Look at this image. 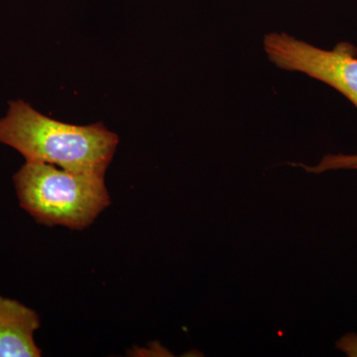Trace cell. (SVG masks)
<instances>
[{"label":"cell","mask_w":357,"mask_h":357,"mask_svg":"<svg viewBox=\"0 0 357 357\" xmlns=\"http://www.w3.org/2000/svg\"><path fill=\"white\" fill-rule=\"evenodd\" d=\"M13 181L21 208L48 227L86 229L110 204L102 175L26 162Z\"/></svg>","instance_id":"2"},{"label":"cell","mask_w":357,"mask_h":357,"mask_svg":"<svg viewBox=\"0 0 357 357\" xmlns=\"http://www.w3.org/2000/svg\"><path fill=\"white\" fill-rule=\"evenodd\" d=\"M300 166L307 172L314 174L328 172V171L357 170V154H328L324 156L317 166L307 167L302 164Z\"/></svg>","instance_id":"5"},{"label":"cell","mask_w":357,"mask_h":357,"mask_svg":"<svg viewBox=\"0 0 357 357\" xmlns=\"http://www.w3.org/2000/svg\"><path fill=\"white\" fill-rule=\"evenodd\" d=\"M119 139L100 122L88 126L55 121L24 100L9 102L0 119V143L13 148L26 162L59 166L73 172L105 176Z\"/></svg>","instance_id":"1"},{"label":"cell","mask_w":357,"mask_h":357,"mask_svg":"<svg viewBox=\"0 0 357 357\" xmlns=\"http://www.w3.org/2000/svg\"><path fill=\"white\" fill-rule=\"evenodd\" d=\"M40 328L36 312L18 301L0 297V357H39L34 333Z\"/></svg>","instance_id":"4"},{"label":"cell","mask_w":357,"mask_h":357,"mask_svg":"<svg viewBox=\"0 0 357 357\" xmlns=\"http://www.w3.org/2000/svg\"><path fill=\"white\" fill-rule=\"evenodd\" d=\"M263 45L277 67L328 84L357 109V48L354 45L340 42L332 50H324L286 33L266 35Z\"/></svg>","instance_id":"3"},{"label":"cell","mask_w":357,"mask_h":357,"mask_svg":"<svg viewBox=\"0 0 357 357\" xmlns=\"http://www.w3.org/2000/svg\"><path fill=\"white\" fill-rule=\"evenodd\" d=\"M337 349L349 357H357V335L347 333L337 340Z\"/></svg>","instance_id":"6"}]
</instances>
